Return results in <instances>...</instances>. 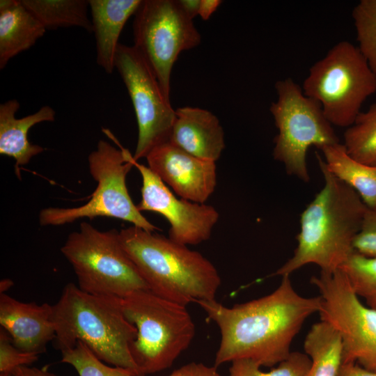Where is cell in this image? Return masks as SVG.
<instances>
[{
    "instance_id": "cell-1",
    "label": "cell",
    "mask_w": 376,
    "mask_h": 376,
    "mask_svg": "<svg viewBox=\"0 0 376 376\" xmlns=\"http://www.w3.org/2000/svg\"><path fill=\"white\" fill-rule=\"evenodd\" d=\"M197 304L220 331L215 367L239 359L274 367L289 356L306 320L319 312L321 299L300 295L285 275L275 290L258 299L232 307L217 300Z\"/></svg>"
},
{
    "instance_id": "cell-2",
    "label": "cell",
    "mask_w": 376,
    "mask_h": 376,
    "mask_svg": "<svg viewBox=\"0 0 376 376\" xmlns=\"http://www.w3.org/2000/svg\"><path fill=\"white\" fill-rule=\"evenodd\" d=\"M324 186L301 214L294 253L272 276L290 275L308 264L339 269L354 252L353 241L368 208L359 195L334 176L316 155Z\"/></svg>"
},
{
    "instance_id": "cell-3",
    "label": "cell",
    "mask_w": 376,
    "mask_h": 376,
    "mask_svg": "<svg viewBox=\"0 0 376 376\" xmlns=\"http://www.w3.org/2000/svg\"><path fill=\"white\" fill-rule=\"evenodd\" d=\"M121 244L149 290L184 305L216 300L221 281L201 253L163 235L132 226L119 231Z\"/></svg>"
},
{
    "instance_id": "cell-4",
    "label": "cell",
    "mask_w": 376,
    "mask_h": 376,
    "mask_svg": "<svg viewBox=\"0 0 376 376\" xmlns=\"http://www.w3.org/2000/svg\"><path fill=\"white\" fill-rule=\"evenodd\" d=\"M53 310L56 349L62 352L80 340L100 360L141 376L130 352L137 329L125 318L122 298L92 295L68 283Z\"/></svg>"
},
{
    "instance_id": "cell-5",
    "label": "cell",
    "mask_w": 376,
    "mask_h": 376,
    "mask_svg": "<svg viewBox=\"0 0 376 376\" xmlns=\"http://www.w3.org/2000/svg\"><path fill=\"white\" fill-rule=\"evenodd\" d=\"M125 318L137 329L130 345L141 376L170 368L190 345L195 324L185 306L167 300L150 290L122 298Z\"/></svg>"
},
{
    "instance_id": "cell-6",
    "label": "cell",
    "mask_w": 376,
    "mask_h": 376,
    "mask_svg": "<svg viewBox=\"0 0 376 376\" xmlns=\"http://www.w3.org/2000/svg\"><path fill=\"white\" fill-rule=\"evenodd\" d=\"M102 131L120 148L100 140L96 149L88 155L89 171L97 182L88 201L75 207L42 209L39 214L40 224L61 226L79 219L106 217L130 222L148 232L159 230L143 216L130 196L126 178L134 166L133 155L121 146L109 130Z\"/></svg>"
},
{
    "instance_id": "cell-7",
    "label": "cell",
    "mask_w": 376,
    "mask_h": 376,
    "mask_svg": "<svg viewBox=\"0 0 376 376\" xmlns=\"http://www.w3.org/2000/svg\"><path fill=\"white\" fill-rule=\"evenodd\" d=\"M301 88L320 104L332 125L347 128L376 92V74L357 46L342 40L313 64Z\"/></svg>"
},
{
    "instance_id": "cell-8",
    "label": "cell",
    "mask_w": 376,
    "mask_h": 376,
    "mask_svg": "<svg viewBox=\"0 0 376 376\" xmlns=\"http://www.w3.org/2000/svg\"><path fill=\"white\" fill-rule=\"evenodd\" d=\"M61 251L75 271L78 287L86 292L124 298L149 290L115 229L101 231L83 221L79 230L68 235Z\"/></svg>"
},
{
    "instance_id": "cell-9",
    "label": "cell",
    "mask_w": 376,
    "mask_h": 376,
    "mask_svg": "<svg viewBox=\"0 0 376 376\" xmlns=\"http://www.w3.org/2000/svg\"><path fill=\"white\" fill-rule=\"evenodd\" d=\"M275 89L277 99L269 107L278 130L274 158L283 164L288 174L308 182V148L313 146L320 150L340 143V139L320 104L306 96L292 79L277 81Z\"/></svg>"
},
{
    "instance_id": "cell-10",
    "label": "cell",
    "mask_w": 376,
    "mask_h": 376,
    "mask_svg": "<svg viewBox=\"0 0 376 376\" xmlns=\"http://www.w3.org/2000/svg\"><path fill=\"white\" fill-rule=\"evenodd\" d=\"M134 15L133 46L170 100L173 66L182 52L200 44L201 34L178 0H142Z\"/></svg>"
},
{
    "instance_id": "cell-11",
    "label": "cell",
    "mask_w": 376,
    "mask_h": 376,
    "mask_svg": "<svg viewBox=\"0 0 376 376\" xmlns=\"http://www.w3.org/2000/svg\"><path fill=\"white\" fill-rule=\"evenodd\" d=\"M320 292V320L342 341V363H356L376 372V310L363 305L340 269L311 278Z\"/></svg>"
},
{
    "instance_id": "cell-12",
    "label": "cell",
    "mask_w": 376,
    "mask_h": 376,
    "mask_svg": "<svg viewBox=\"0 0 376 376\" xmlns=\"http://www.w3.org/2000/svg\"><path fill=\"white\" fill-rule=\"evenodd\" d=\"M132 102L138 126L133 158H146L158 145L169 141L175 119L171 100L166 98L151 68L134 46L119 44L114 60Z\"/></svg>"
},
{
    "instance_id": "cell-13",
    "label": "cell",
    "mask_w": 376,
    "mask_h": 376,
    "mask_svg": "<svg viewBox=\"0 0 376 376\" xmlns=\"http://www.w3.org/2000/svg\"><path fill=\"white\" fill-rule=\"evenodd\" d=\"M141 174V199L138 210L162 215L169 221V238L183 245H196L210 239L219 214L205 203L178 198L166 184L148 166L133 160Z\"/></svg>"
},
{
    "instance_id": "cell-14",
    "label": "cell",
    "mask_w": 376,
    "mask_h": 376,
    "mask_svg": "<svg viewBox=\"0 0 376 376\" xmlns=\"http://www.w3.org/2000/svg\"><path fill=\"white\" fill-rule=\"evenodd\" d=\"M148 167L180 198L205 203L217 185L216 162L194 157L170 142L152 148Z\"/></svg>"
},
{
    "instance_id": "cell-15",
    "label": "cell",
    "mask_w": 376,
    "mask_h": 376,
    "mask_svg": "<svg viewBox=\"0 0 376 376\" xmlns=\"http://www.w3.org/2000/svg\"><path fill=\"white\" fill-rule=\"evenodd\" d=\"M53 305L24 303L0 294V324L18 349L40 354L56 336Z\"/></svg>"
},
{
    "instance_id": "cell-16",
    "label": "cell",
    "mask_w": 376,
    "mask_h": 376,
    "mask_svg": "<svg viewBox=\"0 0 376 376\" xmlns=\"http://www.w3.org/2000/svg\"><path fill=\"white\" fill-rule=\"evenodd\" d=\"M169 142L198 158L216 162L225 148L224 133L211 111L184 107L175 110Z\"/></svg>"
},
{
    "instance_id": "cell-17",
    "label": "cell",
    "mask_w": 376,
    "mask_h": 376,
    "mask_svg": "<svg viewBox=\"0 0 376 376\" xmlns=\"http://www.w3.org/2000/svg\"><path fill=\"white\" fill-rule=\"evenodd\" d=\"M19 107L15 99L0 104V154L15 160V172L19 178L21 167L45 150L43 147L29 142V130L38 123L53 122L56 117L55 110L45 105L33 114L17 118L15 114Z\"/></svg>"
},
{
    "instance_id": "cell-18",
    "label": "cell",
    "mask_w": 376,
    "mask_h": 376,
    "mask_svg": "<svg viewBox=\"0 0 376 376\" xmlns=\"http://www.w3.org/2000/svg\"><path fill=\"white\" fill-rule=\"evenodd\" d=\"M96 45V63L107 74L115 69L119 38L142 0H88Z\"/></svg>"
},
{
    "instance_id": "cell-19",
    "label": "cell",
    "mask_w": 376,
    "mask_h": 376,
    "mask_svg": "<svg viewBox=\"0 0 376 376\" xmlns=\"http://www.w3.org/2000/svg\"><path fill=\"white\" fill-rule=\"evenodd\" d=\"M46 29L22 0L0 1V69L30 49Z\"/></svg>"
},
{
    "instance_id": "cell-20",
    "label": "cell",
    "mask_w": 376,
    "mask_h": 376,
    "mask_svg": "<svg viewBox=\"0 0 376 376\" xmlns=\"http://www.w3.org/2000/svg\"><path fill=\"white\" fill-rule=\"evenodd\" d=\"M327 169L338 179L354 189L368 207H376V165L353 159L343 143L320 149Z\"/></svg>"
},
{
    "instance_id": "cell-21",
    "label": "cell",
    "mask_w": 376,
    "mask_h": 376,
    "mask_svg": "<svg viewBox=\"0 0 376 376\" xmlns=\"http://www.w3.org/2000/svg\"><path fill=\"white\" fill-rule=\"evenodd\" d=\"M304 349L311 362L307 376H338L342 365V341L330 324L322 320L315 323L305 338Z\"/></svg>"
},
{
    "instance_id": "cell-22",
    "label": "cell",
    "mask_w": 376,
    "mask_h": 376,
    "mask_svg": "<svg viewBox=\"0 0 376 376\" xmlns=\"http://www.w3.org/2000/svg\"><path fill=\"white\" fill-rule=\"evenodd\" d=\"M46 30L77 26L93 32L88 0H22Z\"/></svg>"
},
{
    "instance_id": "cell-23",
    "label": "cell",
    "mask_w": 376,
    "mask_h": 376,
    "mask_svg": "<svg viewBox=\"0 0 376 376\" xmlns=\"http://www.w3.org/2000/svg\"><path fill=\"white\" fill-rule=\"evenodd\" d=\"M343 138V144L350 156L363 164L376 165V102L359 113Z\"/></svg>"
},
{
    "instance_id": "cell-24",
    "label": "cell",
    "mask_w": 376,
    "mask_h": 376,
    "mask_svg": "<svg viewBox=\"0 0 376 376\" xmlns=\"http://www.w3.org/2000/svg\"><path fill=\"white\" fill-rule=\"evenodd\" d=\"M340 269L357 296L363 298L368 307L376 310V258L354 252Z\"/></svg>"
},
{
    "instance_id": "cell-25",
    "label": "cell",
    "mask_w": 376,
    "mask_h": 376,
    "mask_svg": "<svg viewBox=\"0 0 376 376\" xmlns=\"http://www.w3.org/2000/svg\"><path fill=\"white\" fill-rule=\"evenodd\" d=\"M358 47L376 74V0H361L352 10Z\"/></svg>"
},
{
    "instance_id": "cell-26",
    "label": "cell",
    "mask_w": 376,
    "mask_h": 376,
    "mask_svg": "<svg viewBox=\"0 0 376 376\" xmlns=\"http://www.w3.org/2000/svg\"><path fill=\"white\" fill-rule=\"evenodd\" d=\"M231 363L228 376H307L311 363L309 357L299 352H291L285 360L269 371L262 370L258 363L249 359Z\"/></svg>"
},
{
    "instance_id": "cell-27",
    "label": "cell",
    "mask_w": 376,
    "mask_h": 376,
    "mask_svg": "<svg viewBox=\"0 0 376 376\" xmlns=\"http://www.w3.org/2000/svg\"><path fill=\"white\" fill-rule=\"evenodd\" d=\"M61 354V362L73 366L79 376H134L127 369L107 366L80 340Z\"/></svg>"
},
{
    "instance_id": "cell-28",
    "label": "cell",
    "mask_w": 376,
    "mask_h": 376,
    "mask_svg": "<svg viewBox=\"0 0 376 376\" xmlns=\"http://www.w3.org/2000/svg\"><path fill=\"white\" fill-rule=\"evenodd\" d=\"M39 354L21 350L11 341L9 334L0 329V374L13 375L14 370L30 365L38 359Z\"/></svg>"
},
{
    "instance_id": "cell-29",
    "label": "cell",
    "mask_w": 376,
    "mask_h": 376,
    "mask_svg": "<svg viewBox=\"0 0 376 376\" xmlns=\"http://www.w3.org/2000/svg\"><path fill=\"white\" fill-rule=\"evenodd\" d=\"M353 249L363 256L376 258V207H368L354 239Z\"/></svg>"
},
{
    "instance_id": "cell-30",
    "label": "cell",
    "mask_w": 376,
    "mask_h": 376,
    "mask_svg": "<svg viewBox=\"0 0 376 376\" xmlns=\"http://www.w3.org/2000/svg\"><path fill=\"white\" fill-rule=\"evenodd\" d=\"M173 376H222L217 368L202 363L191 362L172 372Z\"/></svg>"
},
{
    "instance_id": "cell-31",
    "label": "cell",
    "mask_w": 376,
    "mask_h": 376,
    "mask_svg": "<svg viewBox=\"0 0 376 376\" xmlns=\"http://www.w3.org/2000/svg\"><path fill=\"white\" fill-rule=\"evenodd\" d=\"M338 376H376V372L368 370L356 363H342Z\"/></svg>"
},
{
    "instance_id": "cell-32",
    "label": "cell",
    "mask_w": 376,
    "mask_h": 376,
    "mask_svg": "<svg viewBox=\"0 0 376 376\" xmlns=\"http://www.w3.org/2000/svg\"><path fill=\"white\" fill-rule=\"evenodd\" d=\"M220 0H200L198 13L202 19L207 20L221 5Z\"/></svg>"
},
{
    "instance_id": "cell-33",
    "label": "cell",
    "mask_w": 376,
    "mask_h": 376,
    "mask_svg": "<svg viewBox=\"0 0 376 376\" xmlns=\"http://www.w3.org/2000/svg\"><path fill=\"white\" fill-rule=\"evenodd\" d=\"M13 376H56L48 371L47 368H30L28 366H22L17 368Z\"/></svg>"
},
{
    "instance_id": "cell-34",
    "label": "cell",
    "mask_w": 376,
    "mask_h": 376,
    "mask_svg": "<svg viewBox=\"0 0 376 376\" xmlns=\"http://www.w3.org/2000/svg\"><path fill=\"white\" fill-rule=\"evenodd\" d=\"M185 13L191 19H194L198 13L200 0H178Z\"/></svg>"
},
{
    "instance_id": "cell-35",
    "label": "cell",
    "mask_w": 376,
    "mask_h": 376,
    "mask_svg": "<svg viewBox=\"0 0 376 376\" xmlns=\"http://www.w3.org/2000/svg\"><path fill=\"white\" fill-rule=\"evenodd\" d=\"M14 285L13 281L10 279H3L0 282V294L5 293Z\"/></svg>"
},
{
    "instance_id": "cell-36",
    "label": "cell",
    "mask_w": 376,
    "mask_h": 376,
    "mask_svg": "<svg viewBox=\"0 0 376 376\" xmlns=\"http://www.w3.org/2000/svg\"><path fill=\"white\" fill-rule=\"evenodd\" d=\"M168 376H173V373H171L170 375H169Z\"/></svg>"
}]
</instances>
